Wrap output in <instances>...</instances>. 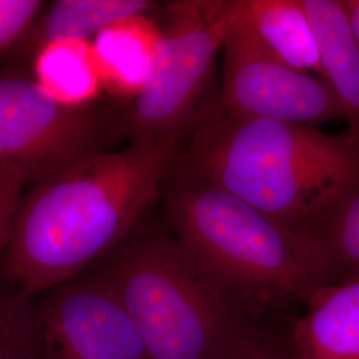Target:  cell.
<instances>
[{
  "instance_id": "cell-2",
  "label": "cell",
  "mask_w": 359,
  "mask_h": 359,
  "mask_svg": "<svg viewBox=\"0 0 359 359\" xmlns=\"http://www.w3.org/2000/svg\"><path fill=\"white\" fill-rule=\"evenodd\" d=\"M175 164L313 237L359 188V142L346 132L236 118L216 105L188 135Z\"/></svg>"
},
{
  "instance_id": "cell-6",
  "label": "cell",
  "mask_w": 359,
  "mask_h": 359,
  "mask_svg": "<svg viewBox=\"0 0 359 359\" xmlns=\"http://www.w3.org/2000/svg\"><path fill=\"white\" fill-rule=\"evenodd\" d=\"M104 115L68 107L35 79L0 74V177L36 184L90 154L104 152Z\"/></svg>"
},
{
  "instance_id": "cell-8",
  "label": "cell",
  "mask_w": 359,
  "mask_h": 359,
  "mask_svg": "<svg viewBox=\"0 0 359 359\" xmlns=\"http://www.w3.org/2000/svg\"><path fill=\"white\" fill-rule=\"evenodd\" d=\"M40 359H147L142 337L114 286L96 271L41 301Z\"/></svg>"
},
{
  "instance_id": "cell-9",
  "label": "cell",
  "mask_w": 359,
  "mask_h": 359,
  "mask_svg": "<svg viewBox=\"0 0 359 359\" xmlns=\"http://www.w3.org/2000/svg\"><path fill=\"white\" fill-rule=\"evenodd\" d=\"M286 341L292 359H359V278L316 292Z\"/></svg>"
},
{
  "instance_id": "cell-14",
  "label": "cell",
  "mask_w": 359,
  "mask_h": 359,
  "mask_svg": "<svg viewBox=\"0 0 359 359\" xmlns=\"http://www.w3.org/2000/svg\"><path fill=\"white\" fill-rule=\"evenodd\" d=\"M157 3L148 0H57L26 34L27 47L35 52L59 40L92 41L105 27L117 20L148 13Z\"/></svg>"
},
{
  "instance_id": "cell-5",
  "label": "cell",
  "mask_w": 359,
  "mask_h": 359,
  "mask_svg": "<svg viewBox=\"0 0 359 359\" xmlns=\"http://www.w3.org/2000/svg\"><path fill=\"white\" fill-rule=\"evenodd\" d=\"M236 13L237 0L168 3L152 75L124 121L130 142L189 133L201 121L212 107L203 103L206 84Z\"/></svg>"
},
{
  "instance_id": "cell-13",
  "label": "cell",
  "mask_w": 359,
  "mask_h": 359,
  "mask_svg": "<svg viewBox=\"0 0 359 359\" xmlns=\"http://www.w3.org/2000/svg\"><path fill=\"white\" fill-rule=\"evenodd\" d=\"M34 68L39 86L68 107L92 105L104 90L92 41L47 43L36 51Z\"/></svg>"
},
{
  "instance_id": "cell-12",
  "label": "cell",
  "mask_w": 359,
  "mask_h": 359,
  "mask_svg": "<svg viewBox=\"0 0 359 359\" xmlns=\"http://www.w3.org/2000/svg\"><path fill=\"white\" fill-rule=\"evenodd\" d=\"M237 18L283 63L322 77L317 39L302 0H237Z\"/></svg>"
},
{
  "instance_id": "cell-11",
  "label": "cell",
  "mask_w": 359,
  "mask_h": 359,
  "mask_svg": "<svg viewBox=\"0 0 359 359\" xmlns=\"http://www.w3.org/2000/svg\"><path fill=\"white\" fill-rule=\"evenodd\" d=\"M314 29L322 79L333 90L347 121L346 133L359 142V43L341 0H302Z\"/></svg>"
},
{
  "instance_id": "cell-15",
  "label": "cell",
  "mask_w": 359,
  "mask_h": 359,
  "mask_svg": "<svg viewBox=\"0 0 359 359\" xmlns=\"http://www.w3.org/2000/svg\"><path fill=\"white\" fill-rule=\"evenodd\" d=\"M314 237L332 283L359 278V188L341 201Z\"/></svg>"
},
{
  "instance_id": "cell-7",
  "label": "cell",
  "mask_w": 359,
  "mask_h": 359,
  "mask_svg": "<svg viewBox=\"0 0 359 359\" xmlns=\"http://www.w3.org/2000/svg\"><path fill=\"white\" fill-rule=\"evenodd\" d=\"M224 79L216 107L236 118L316 127L344 118L333 90L320 76L301 72L270 53L236 20L224 44Z\"/></svg>"
},
{
  "instance_id": "cell-16",
  "label": "cell",
  "mask_w": 359,
  "mask_h": 359,
  "mask_svg": "<svg viewBox=\"0 0 359 359\" xmlns=\"http://www.w3.org/2000/svg\"><path fill=\"white\" fill-rule=\"evenodd\" d=\"M41 301L25 287L0 294V359H40Z\"/></svg>"
},
{
  "instance_id": "cell-10",
  "label": "cell",
  "mask_w": 359,
  "mask_h": 359,
  "mask_svg": "<svg viewBox=\"0 0 359 359\" xmlns=\"http://www.w3.org/2000/svg\"><path fill=\"white\" fill-rule=\"evenodd\" d=\"M161 39L148 13L127 16L105 27L92 40L104 90L133 100L149 81Z\"/></svg>"
},
{
  "instance_id": "cell-1",
  "label": "cell",
  "mask_w": 359,
  "mask_h": 359,
  "mask_svg": "<svg viewBox=\"0 0 359 359\" xmlns=\"http://www.w3.org/2000/svg\"><path fill=\"white\" fill-rule=\"evenodd\" d=\"M189 133L90 154L34 184L18 206L3 276L39 294L111 255L160 197Z\"/></svg>"
},
{
  "instance_id": "cell-4",
  "label": "cell",
  "mask_w": 359,
  "mask_h": 359,
  "mask_svg": "<svg viewBox=\"0 0 359 359\" xmlns=\"http://www.w3.org/2000/svg\"><path fill=\"white\" fill-rule=\"evenodd\" d=\"M147 359H224L262 314L200 265L164 228H137L104 258Z\"/></svg>"
},
{
  "instance_id": "cell-17",
  "label": "cell",
  "mask_w": 359,
  "mask_h": 359,
  "mask_svg": "<svg viewBox=\"0 0 359 359\" xmlns=\"http://www.w3.org/2000/svg\"><path fill=\"white\" fill-rule=\"evenodd\" d=\"M41 6L38 0H0V53L26 36Z\"/></svg>"
},
{
  "instance_id": "cell-18",
  "label": "cell",
  "mask_w": 359,
  "mask_h": 359,
  "mask_svg": "<svg viewBox=\"0 0 359 359\" xmlns=\"http://www.w3.org/2000/svg\"><path fill=\"white\" fill-rule=\"evenodd\" d=\"M224 359H292L286 337L261 323L245 335Z\"/></svg>"
},
{
  "instance_id": "cell-19",
  "label": "cell",
  "mask_w": 359,
  "mask_h": 359,
  "mask_svg": "<svg viewBox=\"0 0 359 359\" xmlns=\"http://www.w3.org/2000/svg\"><path fill=\"white\" fill-rule=\"evenodd\" d=\"M25 185L19 181L0 177V257H3L11 237L13 219L23 196Z\"/></svg>"
},
{
  "instance_id": "cell-3",
  "label": "cell",
  "mask_w": 359,
  "mask_h": 359,
  "mask_svg": "<svg viewBox=\"0 0 359 359\" xmlns=\"http://www.w3.org/2000/svg\"><path fill=\"white\" fill-rule=\"evenodd\" d=\"M160 197L165 226L180 245L259 314L304 308L332 283L316 237L292 231L175 161Z\"/></svg>"
},
{
  "instance_id": "cell-20",
  "label": "cell",
  "mask_w": 359,
  "mask_h": 359,
  "mask_svg": "<svg viewBox=\"0 0 359 359\" xmlns=\"http://www.w3.org/2000/svg\"><path fill=\"white\" fill-rule=\"evenodd\" d=\"M350 22L351 29L359 43V0H341Z\"/></svg>"
}]
</instances>
